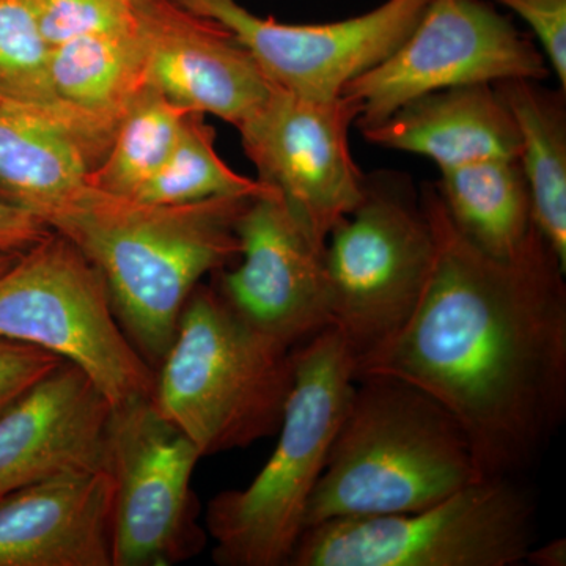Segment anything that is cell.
<instances>
[{
	"label": "cell",
	"mask_w": 566,
	"mask_h": 566,
	"mask_svg": "<svg viewBox=\"0 0 566 566\" xmlns=\"http://www.w3.org/2000/svg\"><path fill=\"white\" fill-rule=\"evenodd\" d=\"M420 202L434 263L415 314L357 365L439 401L463 427L482 476L520 479L549 446L566 412V268L536 232L513 260L461 234L434 185Z\"/></svg>",
	"instance_id": "cell-1"
},
{
	"label": "cell",
	"mask_w": 566,
	"mask_h": 566,
	"mask_svg": "<svg viewBox=\"0 0 566 566\" xmlns=\"http://www.w3.org/2000/svg\"><path fill=\"white\" fill-rule=\"evenodd\" d=\"M252 197L156 205L87 186L44 223L98 268L123 331L158 367L203 275L238 260L237 221Z\"/></svg>",
	"instance_id": "cell-2"
},
{
	"label": "cell",
	"mask_w": 566,
	"mask_h": 566,
	"mask_svg": "<svg viewBox=\"0 0 566 566\" xmlns=\"http://www.w3.org/2000/svg\"><path fill=\"white\" fill-rule=\"evenodd\" d=\"M479 479L471 442L444 406L400 379L367 376L356 381L305 528L419 512Z\"/></svg>",
	"instance_id": "cell-3"
},
{
	"label": "cell",
	"mask_w": 566,
	"mask_h": 566,
	"mask_svg": "<svg viewBox=\"0 0 566 566\" xmlns=\"http://www.w3.org/2000/svg\"><path fill=\"white\" fill-rule=\"evenodd\" d=\"M293 387L273 455L251 485L214 495L207 531L221 566H289L305 531V513L344 422L354 363L327 327L293 352Z\"/></svg>",
	"instance_id": "cell-4"
},
{
	"label": "cell",
	"mask_w": 566,
	"mask_h": 566,
	"mask_svg": "<svg viewBox=\"0 0 566 566\" xmlns=\"http://www.w3.org/2000/svg\"><path fill=\"white\" fill-rule=\"evenodd\" d=\"M293 352L197 285L156 371L153 405L202 457L277 433L293 387Z\"/></svg>",
	"instance_id": "cell-5"
},
{
	"label": "cell",
	"mask_w": 566,
	"mask_h": 566,
	"mask_svg": "<svg viewBox=\"0 0 566 566\" xmlns=\"http://www.w3.org/2000/svg\"><path fill=\"white\" fill-rule=\"evenodd\" d=\"M534 497L513 476H482L400 515L305 528L289 566H515L535 546Z\"/></svg>",
	"instance_id": "cell-6"
},
{
	"label": "cell",
	"mask_w": 566,
	"mask_h": 566,
	"mask_svg": "<svg viewBox=\"0 0 566 566\" xmlns=\"http://www.w3.org/2000/svg\"><path fill=\"white\" fill-rule=\"evenodd\" d=\"M324 263L329 327L356 371L409 322L433 271V232L409 181L365 177L363 200L327 237Z\"/></svg>",
	"instance_id": "cell-7"
},
{
	"label": "cell",
	"mask_w": 566,
	"mask_h": 566,
	"mask_svg": "<svg viewBox=\"0 0 566 566\" xmlns=\"http://www.w3.org/2000/svg\"><path fill=\"white\" fill-rule=\"evenodd\" d=\"M0 337L76 365L112 408L153 397L155 368L118 323L102 273L54 230L0 274Z\"/></svg>",
	"instance_id": "cell-8"
},
{
	"label": "cell",
	"mask_w": 566,
	"mask_h": 566,
	"mask_svg": "<svg viewBox=\"0 0 566 566\" xmlns=\"http://www.w3.org/2000/svg\"><path fill=\"white\" fill-rule=\"evenodd\" d=\"M202 457L151 398L112 408L104 468L114 483L112 566H170L202 551L191 482Z\"/></svg>",
	"instance_id": "cell-9"
},
{
	"label": "cell",
	"mask_w": 566,
	"mask_h": 566,
	"mask_svg": "<svg viewBox=\"0 0 566 566\" xmlns=\"http://www.w3.org/2000/svg\"><path fill=\"white\" fill-rule=\"evenodd\" d=\"M545 55L482 0H431L403 43L346 85L360 104L356 125L367 129L403 104L460 85L510 80L542 82Z\"/></svg>",
	"instance_id": "cell-10"
},
{
	"label": "cell",
	"mask_w": 566,
	"mask_h": 566,
	"mask_svg": "<svg viewBox=\"0 0 566 566\" xmlns=\"http://www.w3.org/2000/svg\"><path fill=\"white\" fill-rule=\"evenodd\" d=\"M359 115V102L346 93L308 99L275 87L238 128L256 180L279 193L318 243L364 197L365 175L349 148Z\"/></svg>",
	"instance_id": "cell-11"
},
{
	"label": "cell",
	"mask_w": 566,
	"mask_h": 566,
	"mask_svg": "<svg viewBox=\"0 0 566 566\" xmlns=\"http://www.w3.org/2000/svg\"><path fill=\"white\" fill-rule=\"evenodd\" d=\"M175 2L232 33L274 87L303 98L334 99L403 43L431 0H387L360 17L326 24L260 18L238 0Z\"/></svg>",
	"instance_id": "cell-12"
},
{
	"label": "cell",
	"mask_w": 566,
	"mask_h": 566,
	"mask_svg": "<svg viewBox=\"0 0 566 566\" xmlns=\"http://www.w3.org/2000/svg\"><path fill=\"white\" fill-rule=\"evenodd\" d=\"M240 263L218 292L244 322L286 348L329 327L324 249L279 193L252 197L237 221Z\"/></svg>",
	"instance_id": "cell-13"
},
{
	"label": "cell",
	"mask_w": 566,
	"mask_h": 566,
	"mask_svg": "<svg viewBox=\"0 0 566 566\" xmlns=\"http://www.w3.org/2000/svg\"><path fill=\"white\" fill-rule=\"evenodd\" d=\"M145 85L170 102L240 128L274 85L232 33L175 0H144Z\"/></svg>",
	"instance_id": "cell-14"
},
{
	"label": "cell",
	"mask_w": 566,
	"mask_h": 566,
	"mask_svg": "<svg viewBox=\"0 0 566 566\" xmlns=\"http://www.w3.org/2000/svg\"><path fill=\"white\" fill-rule=\"evenodd\" d=\"M112 406L63 363L0 415V502L35 483L104 468Z\"/></svg>",
	"instance_id": "cell-15"
},
{
	"label": "cell",
	"mask_w": 566,
	"mask_h": 566,
	"mask_svg": "<svg viewBox=\"0 0 566 566\" xmlns=\"http://www.w3.org/2000/svg\"><path fill=\"white\" fill-rule=\"evenodd\" d=\"M115 128L66 104L0 103V200L44 222L87 188Z\"/></svg>",
	"instance_id": "cell-16"
},
{
	"label": "cell",
	"mask_w": 566,
	"mask_h": 566,
	"mask_svg": "<svg viewBox=\"0 0 566 566\" xmlns=\"http://www.w3.org/2000/svg\"><path fill=\"white\" fill-rule=\"evenodd\" d=\"M106 468L24 488L0 502V566H112Z\"/></svg>",
	"instance_id": "cell-17"
},
{
	"label": "cell",
	"mask_w": 566,
	"mask_h": 566,
	"mask_svg": "<svg viewBox=\"0 0 566 566\" xmlns=\"http://www.w3.org/2000/svg\"><path fill=\"white\" fill-rule=\"evenodd\" d=\"M363 133L368 144L423 156L441 172L485 159H517L521 150L516 123L493 84L427 93Z\"/></svg>",
	"instance_id": "cell-18"
},
{
	"label": "cell",
	"mask_w": 566,
	"mask_h": 566,
	"mask_svg": "<svg viewBox=\"0 0 566 566\" xmlns=\"http://www.w3.org/2000/svg\"><path fill=\"white\" fill-rule=\"evenodd\" d=\"M434 189L461 234L494 259H516L538 232L517 159H485L444 170Z\"/></svg>",
	"instance_id": "cell-19"
},
{
	"label": "cell",
	"mask_w": 566,
	"mask_h": 566,
	"mask_svg": "<svg viewBox=\"0 0 566 566\" xmlns=\"http://www.w3.org/2000/svg\"><path fill=\"white\" fill-rule=\"evenodd\" d=\"M521 137L520 161L536 230L566 268V102L565 91H549L538 81L495 82Z\"/></svg>",
	"instance_id": "cell-20"
},
{
	"label": "cell",
	"mask_w": 566,
	"mask_h": 566,
	"mask_svg": "<svg viewBox=\"0 0 566 566\" xmlns=\"http://www.w3.org/2000/svg\"><path fill=\"white\" fill-rule=\"evenodd\" d=\"M145 55L140 13L136 29L95 33L51 48L52 88L59 102L117 126L145 87Z\"/></svg>",
	"instance_id": "cell-21"
},
{
	"label": "cell",
	"mask_w": 566,
	"mask_h": 566,
	"mask_svg": "<svg viewBox=\"0 0 566 566\" xmlns=\"http://www.w3.org/2000/svg\"><path fill=\"white\" fill-rule=\"evenodd\" d=\"M191 111L145 85L123 112L102 163L87 185L133 199L161 170L180 139Z\"/></svg>",
	"instance_id": "cell-22"
},
{
	"label": "cell",
	"mask_w": 566,
	"mask_h": 566,
	"mask_svg": "<svg viewBox=\"0 0 566 566\" xmlns=\"http://www.w3.org/2000/svg\"><path fill=\"white\" fill-rule=\"evenodd\" d=\"M214 140V129L205 122L203 114H189L172 155L133 199L177 205L214 197L259 196L266 191L259 180L234 172L219 156Z\"/></svg>",
	"instance_id": "cell-23"
},
{
	"label": "cell",
	"mask_w": 566,
	"mask_h": 566,
	"mask_svg": "<svg viewBox=\"0 0 566 566\" xmlns=\"http://www.w3.org/2000/svg\"><path fill=\"white\" fill-rule=\"evenodd\" d=\"M50 57L33 0H0V96L7 102L62 106L52 88Z\"/></svg>",
	"instance_id": "cell-24"
},
{
	"label": "cell",
	"mask_w": 566,
	"mask_h": 566,
	"mask_svg": "<svg viewBox=\"0 0 566 566\" xmlns=\"http://www.w3.org/2000/svg\"><path fill=\"white\" fill-rule=\"evenodd\" d=\"M33 7L50 48L140 24L142 0H33Z\"/></svg>",
	"instance_id": "cell-25"
},
{
	"label": "cell",
	"mask_w": 566,
	"mask_h": 566,
	"mask_svg": "<svg viewBox=\"0 0 566 566\" xmlns=\"http://www.w3.org/2000/svg\"><path fill=\"white\" fill-rule=\"evenodd\" d=\"M63 363L46 349L0 337V415Z\"/></svg>",
	"instance_id": "cell-26"
},
{
	"label": "cell",
	"mask_w": 566,
	"mask_h": 566,
	"mask_svg": "<svg viewBox=\"0 0 566 566\" xmlns=\"http://www.w3.org/2000/svg\"><path fill=\"white\" fill-rule=\"evenodd\" d=\"M531 25L546 62L566 88V0H495Z\"/></svg>",
	"instance_id": "cell-27"
},
{
	"label": "cell",
	"mask_w": 566,
	"mask_h": 566,
	"mask_svg": "<svg viewBox=\"0 0 566 566\" xmlns=\"http://www.w3.org/2000/svg\"><path fill=\"white\" fill-rule=\"evenodd\" d=\"M51 232L39 216L0 200V252H25Z\"/></svg>",
	"instance_id": "cell-28"
},
{
	"label": "cell",
	"mask_w": 566,
	"mask_h": 566,
	"mask_svg": "<svg viewBox=\"0 0 566 566\" xmlns=\"http://www.w3.org/2000/svg\"><path fill=\"white\" fill-rule=\"evenodd\" d=\"M526 562L535 566H565L566 542L564 538L554 539L542 547H532Z\"/></svg>",
	"instance_id": "cell-29"
},
{
	"label": "cell",
	"mask_w": 566,
	"mask_h": 566,
	"mask_svg": "<svg viewBox=\"0 0 566 566\" xmlns=\"http://www.w3.org/2000/svg\"><path fill=\"white\" fill-rule=\"evenodd\" d=\"M18 256H20V253L0 252V274L9 270L11 264L17 262Z\"/></svg>",
	"instance_id": "cell-30"
},
{
	"label": "cell",
	"mask_w": 566,
	"mask_h": 566,
	"mask_svg": "<svg viewBox=\"0 0 566 566\" xmlns=\"http://www.w3.org/2000/svg\"><path fill=\"white\" fill-rule=\"evenodd\" d=\"M2 102H6V99H3L2 96H0V103H2Z\"/></svg>",
	"instance_id": "cell-31"
}]
</instances>
